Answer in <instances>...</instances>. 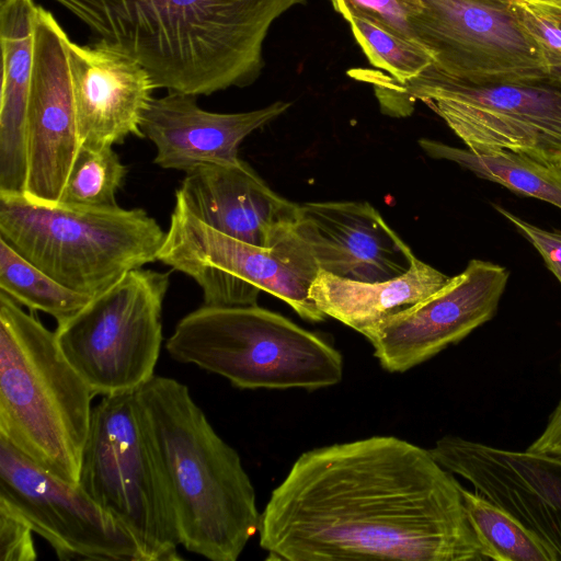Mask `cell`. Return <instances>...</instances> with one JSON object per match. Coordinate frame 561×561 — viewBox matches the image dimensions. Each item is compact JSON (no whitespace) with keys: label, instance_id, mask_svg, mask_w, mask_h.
Returning <instances> with one entry per match:
<instances>
[{"label":"cell","instance_id":"32","mask_svg":"<svg viewBox=\"0 0 561 561\" xmlns=\"http://www.w3.org/2000/svg\"><path fill=\"white\" fill-rule=\"evenodd\" d=\"M527 1L561 10V0H527Z\"/></svg>","mask_w":561,"mask_h":561},{"label":"cell","instance_id":"19","mask_svg":"<svg viewBox=\"0 0 561 561\" xmlns=\"http://www.w3.org/2000/svg\"><path fill=\"white\" fill-rule=\"evenodd\" d=\"M290 105L277 101L248 112L215 113L199 107L196 95L168 92L151 100L140 130L154 145L153 162L162 169L187 172L199 165L233 164L241 160L243 139Z\"/></svg>","mask_w":561,"mask_h":561},{"label":"cell","instance_id":"13","mask_svg":"<svg viewBox=\"0 0 561 561\" xmlns=\"http://www.w3.org/2000/svg\"><path fill=\"white\" fill-rule=\"evenodd\" d=\"M508 278L506 267L472 259L439 290L360 334L370 342L383 369L407 371L490 321Z\"/></svg>","mask_w":561,"mask_h":561},{"label":"cell","instance_id":"11","mask_svg":"<svg viewBox=\"0 0 561 561\" xmlns=\"http://www.w3.org/2000/svg\"><path fill=\"white\" fill-rule=\"evenodd\" d=\"M0 508L44 538L60 560L141 561L129 533L79 484L0 438Z\"/></svg>","mask_w":561,"mask_h":561},{"label":"cell","instance_id":"2","mask_svg":"<svg viewBox=\"0 0 561 561\" xmlns=\"http://www.w3.org/2000/svg\"><path fill=\"white\" fill-rule=\"evenodd\" d=\"M157 89L210 95L252 84L273 23L307 0H54Z\"/></svg>","mask_w":561,"mask_h":561},{"label":"cell","instance_id":"29","mask_svg":"<svg viewBox=\"0 0 561 561\" xmlns=\"http://www.w3.org/2000/svg\"><path fill=\"white\" fill-rule=\"evenodd\" d=\"M494 209L508 220L538 251L548 270L561 284V230H546L535 226L500 205Z\"/></svg>","mask_w":561,"mask_h":561},{"label":"cell","instance_id":"24","mask_svg":"<svg viewBox=\"0 0 561 561\" xmlns=\"http://www.w3.org/2000/svg\"><path fill=\"white\" fill-rule=\"evenodd\" d=\"M0 289L31 311H42L57 323L82 309L91 297L61 285L0 239Z\"/></svg>","mask_w":561,"mask_h":561},{"label":"cell","instance_id":"1","mask_svg":"<svg viewBox=\"0 0 561 561\" xmlns=\"http://www.w3.org/2000/svg\"><path fill=\"white\" fill-rule=\"evenodd\" d=\"M257 533L267 560H486L454 473L394 436L301 454Z\"/></svg>","mask_w":561,"mask_h":561},{"label":"cell","instance_id":"27","mask_svg":"<svg viewBox=\"0 0 561 561\" xmlns=\"http://www.w3.org/2000/svg\"><path fill=\"white\" fill-rule=\"evenodd\" d=\"M330 1L346 22L355 15H364L411 39L414 38L410 21L423 9L421 0Z\"/></svg>","mask_w":561,"mask_h":561},{"label":"cell","instance_id":"15","mask_svg":"<svg viewBox=\"0 0 561 561\" xmlns=\"http://www.w3.org/2000/svg\"><path fill=\"white\" fill-rule=\"evenodd\" d=\"M445 469L513 514L561 561V461L507 450L458 436L439 438L430 448Z\"/></svg>","mask_w":561,"mask_h":561},{"label":"cell","instance_id":"10","mask_svg":"<svg viewBox=\"0 0 561 561\" xmlns=\"http://www.w3.org/2000/svg\"><path fill=\"white\" fill-rule=\"evenodd\" d=\"M169 273L136 268L58 322L57 343L94 396L136 391L154 376Z\"/></svg>","mask_w":561,"mask_h":561},{"label":"cell","instance_id":"6","mask_svg":"<svg viewBox=\"0 0 561 561\" xmlns=\"http://www.w3.org/2000/svg\"><path fill=\"white\" fill-rule=\"evenodd\" d=\"M165 232L141 208L39 205L0 193V239L67 288L91 298L158 261Z\"/></svg>","mask_w":561,"mask_h":561},{"label":"cell","instance_id":"21","mask_svg":"<svg viewBox=\"0 0 561 561\" xmlns=\"http://www.w3.org/2000/svg\"><path fill=\"white\" fill-rule=\"evenodd\" d=\"M449 279L450 276L414 256L407 273L382 282H356L319 270L309 296L325 316L362 333L426 299Z\"/></svg>","mask_w":561,"mask_h":561},{"label":"cell","instance_id":"14","mask_svg":"<svg viewBox=\"0 0 561 561\" xmlns=\"http://www.w3.org/2000/svg\"><path fill=\"white\" fill-rule=\"evenodd\" d=\"M68 34L38 5L25 119V197L57 205L81 147L66 50Z\"/></svg>","mask_w":561,"mask_h":561},{"label":"cell","instance_id":"28","mask_svg":"<svg viewBox=\"0 0 561 561\" xmlns=\"http://www.w3.org/2000/svg\"><path fill=\"white\" fill-rule=\"evenodd\" d=\"M520 23L540 49L550 69H561V23L551 10L527 0H513Z\"/></svg>","mask_w":561,"mask_h":561},{"label":"cell","instance_id":"31","mask_svg":"<svg viewBox=\"0 0 561 561\" xmlns=\"http://www.w3.org/2000/svg\"><path fill=\"white\" fill-rule=\"evenodd\" d=\"M526 450L561 461V399L542 434Z\"/></svg>","mask_w":561,"mask_h":561},{"label":"cell","instance_id":"5","mask_svg":"<svg viewBox=\"0 0 561 561\" xmlns=\"http://www.w3.org/2000/svg\"><path fill=\"white\" fill-rule=\"evenodd\" d=\"M371 83L389 113L407 115L420 100L474 152L510 150L561 169V69L466 81L431 66L405 83L378 72Z\"/></svg>","mask_w":561,"mask_h":561},{"label":"cell","instance_id":"20","mask_svg":"<svg viewBox=\"0 0 561 561\" xmlns=\"http://www.w3.org/2000/svg\"><path fill=\"white\" fill-rule=\"evenodd\" d=\"M34 0H0V193L24 194L26 182L25 119L31 88Z\"/></svg>","mask_w":561,"mask_h":561},{"label":"cell","instance_id":"3","mask_svg":"<svg viewBox=\"0 0 561 561\" xmlns=\"http://www.w3.org/2000/svg\"><path fill=\"white\" fill-rule=\"evenodd\" d=\"M135 396L168 485L181 546L211 561H236L261 519L238 451L176 379L154 375Z\"/></svg>","mask_w":561,"mask_h":561},{"label":"cell","instance_id":"12","mask_svg":"<svg viewBox=\"0 0 561 561\" xmlns=\"http://www.w3.org/2000/svg\"><path fill=\"white\" fill-rule=\"evenodd\" d=\"M413 38L433 67L459 80L551 70L516 15L513 0H421Z\"/></svg>","mask_w":561,"mask_h":561},{"label":"cell","instance_id":"17","mask_svg":"<svg viewBox=\"0 0 561 561\" xmlns=\"http://www.w3.org/2000/svg\"><path fill=\"white\" fill-rule=\"evenodd\" d=\"M66 50L81 146L144 138L140 122L157 89L147 69L100 41L81 45L68 36Z\"/></svg>","mask_w":561,"mask_h":561},{"label":"cell","instance_id":"22","mask_svg":"<svg viewBox=\"0 0 561 561\" xmlns=\"http://www.w3.org/2000/svg\"><path fill=\"white\" fill-rule=\"evenodd\" d=\"M419 144L432 158L455 162L480 179L561 209V169L558 167L510 150L479 153L425 138Z\"/></svg>","mask_w":561,"mask_h":561},{"label":"cell","instance_id":"7","mask_svg":"<svg viewBox=\"0 0 561 561\" xmlns=\"http://www.w3.org/2000/svg\"><path fill=\"white\" fill-rule=\"evenodd\" d=\"M165 348L174 360L219 375L240 389L312 391L343 378V357L335 347L257 305H203L176 323Z\"/></svg>","mask_w":561,"mask_h":561},{"label":"cell","instance_id":"18","mask_svg":"<svg viewBox=\"0 0 561 561\" xmlns=\"http://www.w3.org/2000/svg\"><path fill=\"white\" fill-rule=\"evenodd\" d=\"M175 201L209 227L262 248L291 236L298 213V204L272 191L242 160L185 172Z\"/></svg>","mask_w":561,"mask_h":561},{"label":"cell","instance_id":"33","mask_svg":"<svg viewBox=\"0 0 561 561\" xmlns=\"http://www.w3.org/2000/svg\"><path fill=\"white\" fill-rule=\"evenodd\" d=\"M548 8L551 10V12L558 18V20L561 23V10L556 9V8H550V7H548Z\"/></svg>","mask_w":561,"mask_h":561},{"label":"cell","instance_id":"9","mask_svg":"<svg viewBox=\"0 0 561 561\" xmlns=\"http://www.w3.org/2000/svg\"><path fill=\"white\" fill-rule=\"evenodd\" d=\"M158 261L193 278L206 306L256 305L264 290L308 321L327 317L309 296L319 267L295 231L272 248L257 247L209 227L175 201Z\"/></svg>","mask_w":561,"mask_h":561},{"label":"cell","instance_id":"8","mask_svg":"<svg viewBox=\"0 0 561 561\" xmlns=\"http://www.w3.org/2000/svg\"><path fill=\"white\" fill-rule=\"evenodd\" d=\"M80 488L135 540L141 561H178L176 518L135 391L102 397L92 409Z\"/></svg>","mask_w":561,"mask_h":561},{"label":"cell","instance_id":"25","mask_svg":"<svg viewBox=\"0 0 561 561\" xmlns=\"http://www.w3.org/2000/svg\"><path fill=\"white\" fill-rule=\"evenodd\" d=\"M127 169L111 146H81L58 204L84 208L118 206Z\"/></svg>","mask_w":561,"mask_h":561},{"label":"cell","instance_id":"4","mask_svg":"<svg viewBox=\"0 0 561 561\" xmlns=\"http://www.w3.org/2000/svg\"><path fill=\"white\" fill-rule=\"evenodd\" d=\"M93 397L55 331L0 291V438L78 484Z\"/></svg>","mask_w":561,"mask_h":561},{"label":"cell","instance_id":"23","mask_svg":"<svg viewBox=\"0 0 561 561\" xmlns=\"http://www.w3.org/2000/svg\"><path fill=\"white\" fill-rule=\"evenodd\" d=\"M461 495L486 560L553 561L542 540L508 511L462 485Z\"/></svg>","mask_w":561,"mask_h":561},{"label":"cell","instance_id":"26","mask_svg":"<svg viewBox=\"0 0 561 561\" xmlns=\"http://www.w3.org/2000/svg\"><path fill=\"white\" fill-rule=\"evenodd\" d=\"M347 22L369 62L397 82L415 79L433 65L430 51L414 39L364 15H355Z\"/></svg>","mask_w":561,"mask_h":561},{"label":"cell","instance_id":"16","mask_svg":"<svg viewBox=\"0 0 561 561\" xmlns=\"http://www.w3.org/2000/svg\"><path fill=\"white\" fill-rule=\"evenodd\" d=\"M295 233L320 271L374 283L407 273L414 254L366 202H312L298 205Z\"/></svg>","mask_w":561,"mask_h":561},{"label":"cell","instance_id":"30","mask_svg":"<svg viewBox=\"0 0 561 561\" xmlns=\"http://www.w3.org/2000/svg\"><path fill=\"white\" fill-rule=\"evenodd\" d=\"M34 531L20 518L0 508V561H34Z\"/></svg>","mask_w":561,"mask_h":561}]
</instances>
